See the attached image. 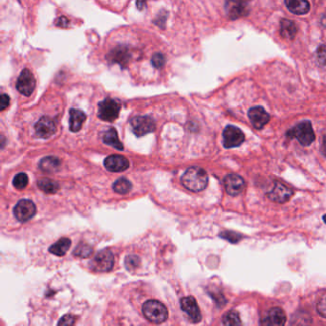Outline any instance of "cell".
Returning <instances> with one entry per match:
<instances>
[{
  "instance_id": "6da1fadb",
  "label": "cell",
  "mask_w": 326,
  "mask_h": 326,
  "mask_svg": "<svg viewBox=\"0 0 326 326\" xmlns=\"http://www.w3.org/2000/svg\"><path fill=\"white\" fill-rule=\"evenodd\" d=\"M182 184L185 188L193 192H199L207 188L208 176L203 168L191 167L182 176Z\"/></svg>"
},
{
  "instance_id": "7a4b0ae2",
  "label": "cell",
  "mask_w": 326,
  "mask_h": 326,
  "mask_svg": "<svg viewBox=\"0 0 326 326\" xmlns=\"http://www.w3.org/2000/svg\"><path fill=\"white\" fill-rule=\"evenodd\" d=\"M143 314L148 321L160 324L165 322L168 317L167 307L158 300H148L143 305Z\"/></svg>"
},
{
  "instance_id": "3957f363",
  "label": "cell",
  "mask_w": 326,
  "mask_h": 326,
  "mask_svg": "<svg viewBox=\"0 0 326 326\" xmlns=\"http://www.w3.org/2000/svg\"><path fill=\"white\" fill-rule=\"evenodd\" d=\"M288 137L297 139L300 145L307 147L310 146L316 139L312 124L309 121H304L299 123L294 129L287 132Z\"/></svg>"
},
{
  "instance_id": "277c9868",
  "label": "cell",
  "mask_w": 326,
  "mask_h": 326,
  "mask_svg": "<svg viewBox=\"0 0 326 326\" xmlns=\"http://www.w3.org/2000/svg\"><path fill=\"white\" fill-rule=\"evenodd\" d=\"M130 126L133 133L138 137L151 133L156 129L155 121L150 116L133 117L130 120Z\"/></svg>"
},
{
  "instance_id": "5b68a950",
  "label": "cell",
  "mask_w": 326,
  "mask_h": 326,
  "mask_svg": "<svg viewBox=\"0 0 326 326\" xmlns=\"http://www.w3.org/2000/svg\"><path fill=\"white\" fill-rule=\"evenodd\" d=\"M121 110V103L117 99H103L99 103V119L106 122H113L118 118L119 113Z\"/></svg>"
},
{
  "instance_id": "8992f818",
  "label": "cell",
  "mask_w": 326,
  "mask_h": 326,
  "mask_svg": "<svg viewBox=\"0 0 326 326\" xmlns=\"http://www.w3.org/2000/svg\"><path fill=\"white\" fill-rule=\"evenodd\" d=\"M222 137H223V146L226 148H237L245 140L243 132L234 126L226 127L223 130Z\"/></svg>"
},
{
  "instance_id": "52a82bcc",
  "label": "cell",
  "mask_w": 326,
  "mask_h": 326,
  "mask_svg": "<svg viewBox=\"0 0 326 326\" xmlns=\"http://www.w3.org/2000/svg\"><path fill=\"white\" fill-rule=\"evenodd\" d=\"M36 212L37 207L35 204L27 199L20 200L14 207V215L20 222H26L32 219L35 216Z\"/></svg>"
},
{
  "instance_id": "ba28073f",
  "label": "cell",
  "mask_w": 326,
  "mask_h": 326,
  "mask_svg": "<svg viewBox=\"0 0 326 326\" xmlns=\"http://www.w3.org/2000/svg\"><path fill=\"white\" fill-rule=\"evenodd\" d=\"M36 88V79L29 69L21 71L20 77L17 80V89L21 95L29 97Z\"/></svg>"
},
{
  "instance_id": "9c48e42d",
  "label": "cell",
  "mask_w": 326,
  "mask_h": 326,
  "mask_svg": "<svg viewBox=\"0 0 326 326\" xmlns=\"http://www.w3.org/2000/svg\"><path fill=\"white\" fill-rule=\"evenodd\" d=\"M114 264V257L110 250L103 249L92 261V267L97 272H109Z\"/></svg>"
},
{
  "instance_id": "30bf717a",
  "label": "cell",
  "mask_w": 326,
  "mask_h": 326,
  "mask_svg": "<svg viewBox=\"0 0 326 326\" xmlns=\"http://www.w3.org/2000/svg\"><path fill=\"white\" fill-rule=\"evenodd\" d=\"M293 194L294 191L291 188L279 182H275L273 188L268 192V197L273 202L283 204L289 201Z\"/></svg>"
},
{
  "instance_id": "8fae6325",
  "label": "cell",
  "mask_w": 326,
  "mask_h": 326,
  "mask_svg": "<svg viewBox=\"0 0 326 326\" xmlns=\"http://www.w3.org/2000/svg\"><path fill=\"white\" fill-rule=\"evenodd\" d=\"M245 181L244 179L237 174H228L224 178V187L228 194L232 196H237L241 194L245 188Z\"/></svg>"
},
{
  "instance_id": "7c38bea8",
  "label": "cell",
  "mask_w": 326,
  "mask_h": 326,
  "mask_svg": "<svg viewBox=\"0 0 326 326\" xmlns=\"http://www.w3.org/2000/svg\"><path fill=\"white\" fill-rule=\"evenodd\" d=\"M181 309L188 315L193 323H198L202 319V315L194 297L187 296L181 299Z\"/></svg>"
},
{
  "instance_id": "4fadbf2b",
  "label": "cell",
  "mask_w": 326,
  "mask_h": 326,
  "mask_svg": "<svg viewBox=\"0 0 326 326\" xmlns=\"http://www.w3.org/2000/svg\"><path fill=\"white\" fill-rule=\"evenodd\" d=\"M56 124L53 119L43 116L36 123L35 131L36 134L42 139H48L56 133Z\"/></svg>"
},
{
  "instance_id": "5bb4252c",
  "label": "cell",
  "mask_w": 326,
  "mask_h": 326,
  "mask_svg": "<svg viewBox=\"0 0 326 326\" xmlns=\"http://www.w3.org/2000/svg\"><path fill=\"white\" fill-rule=\"evenodd\" d=\"M248 116L254 128L257 129H262L270 121V115L267 113L266 110L261 106L250 109L248 112Z\"/></svg>"
},
{
  "instance_id": "9a60e30c",
  "label": "cell",
  "mask_w": 326,
  "mask_h": 326,
  "mask_svg": "<svg viewBox=\"0 0 326 326\" xmlns=\"http://www.w3.org/2000/svg\"><path fill=\"white\" fill-rule=\"evenodd\" d=\"M104 166L111 172H122L129 168V162L122 155H110L104 160Z\"/></svg>"
},
{
  "instance_id": "2e32d148",
  "label": "cell",
  "mask_w": 326,
  "mask_h": 326,
  "mask_svg": "<svg viewBox=\"0 0 326 326\" xmlns=\"http://www.w3.org/2000/svg\"><path fill=\"white\" fill-rule=\"evenodd\" d=\"M107 58L110 62L118 63L122 67H125L129 63L130 55L127 48L119 46L109 53Z\"/></svg>"
},
{
  "instance_id": "e0dca14e",
  "label": "cell",
  "mask_w": 326,
  "mask_h": 326,
  "mask_svg": "<svg viewBox=\"0 0 326 326\" xmlns=\"http://www.w3.org/2000/svg\"><path fill=\"white\" fill-rule=\"evenodd\" d=\"M264 324L266 325H277L281 326L284 325L286 323V316L285 313L283 312L282 309L278 308V307H275L272 308L266 318L263 321Z\"/></svg>"
},
{
  "instance_id": "ac0fdd59",
  "label": "cell",
  "mask_w": 326,
  "mask_h": 326,
  "mask_svg": "<svg viewBox=\"0 0 326 326\" xmlns=\"http://www.w3.org/2000/svg\"><path fill=\"white\" fill-rule=\"evenodd\" d=\"M226 7H227L228 15L232 20H236L240 17L247 15L248 11L245 2L230 0Z\"/></svg>"
},
{
  "instance_id": "d6986e66",
  "label": "cell",
  "mask_w": 326,
  "mask_h": 326,
  "mask_svg": "<svg viewBox=\"0 0 326 326\" xmlns=\"http://www.w3.org/2000/svg\"><path fill=\"white\" fill-rule=\"evenodd\" d=\"M70 130L72 132H78L79 131L84 121L86 120V114L79 110V109H71L70 110Z\"/></svg>"
},
{
  "instance_id": "ffe728a7",
  "label": "cell",
  "mask_w": 326,
  "mask_h": 326,
  "mask_svg": "<svg viewBox=\"0 0 326 326\" xmlns=\"http://www.w3.org/2000/svg\"><path fill=\"white\" fill-rule=\"evenodd\" d=\"M287 8L295 15H305L310 11L308 0H285Z\"/></svg>"
},
{
  "instance_id": "44dd1931",
  "label": "cell",
  "mask_w": 326,
  "mask_h": 326,
  "mask_svg": "<svg viewBox=\"0 0 326 326\" xmlns=\"http://www.w3.org/2000/svg\"><path fill=\"white\" fill-rule=\"evenodd\" d=\"M297 28L296 23L290 20H282L280 22V34L286 40H293L296 37Z\"/></svg>"
},
{
  "instance_id": "7402d4cb",
  "label": "cell",
  "mask_w": 326,
  "mask_h": 326,
  "mask_svg": "<svg viewBox=\"0 0 326 326\" xmlns=\"http://www.w3.org/2000/svg\"><path fill=\"white\" fill-rule=\"evenodd\" d=\"M70 246H71V240L69 238L63 237V238H60L55 244H53L49 248V252L55 256L62 257L68 252Z\"/></svg>"
},
{
  "instance_id": "603a6c76",
  "label": "cell",
  "mask_w": 326,
  "mask_h": 326,
  "mask_svg": "<svg viewBox=\"0 0 326 326\" xmlns=\"http://www.w3.org/2000/svg\"><path fill=\"white\" fill-rule=\"evenodd\" d=\"M103 142L106 144V145H109L111 146L112 148H116L118 150H123L124 149V146L123 144L120 142L119 140L118 134H117V131L116 129L111 128L109 129L103 135Z\"/></svg>"
},
{
  "instance_id": "cb8c5ba5",
  "label": "cell",
  "mask_w": 326,
  "mask_h": 326,
  "mask_svg": "<svg viewBox=\"0 0 326 326\" xmlns=\"http://www.w3.org/2000/svg\"><path fill=\"white\" fill-rule=\"evenodd\" d=\"M38 187L47 194H54L59 189V183L48 178H41L38 181Z\"/></svg>"
},
{
  "instance_id": "d4e9b609",
  "label": "cell",
  "mask_w": 326,
  "mask_h": 326,
  "mask_svg": "<svg viewBox=\"0 0 326 326\" xmlns=\"http://www.w3.org/2000/svg\"><path fill=\"white\" fill-rule=\"evenodd\" d=\"M39 167L42 171L54 172L60 167V161L57 157L48 156L40 160Z\"/></svg>"
},
{
  "instance_id": "484cf974",
  "label": "cell",
  "mask_w": 326,
  "mask_h": 326,
  "mask_svg": "<svg viewBox=\"0 0 326 326\" xmlns=\"http://www.w3.org/2000/svg\"><path fill=\"white\" fill-rule=\"evenodd\" d=\"M131 187L132 185L127 178H120L113 184L114 191L117 192L118 194H123V195L129 193Z\"/></svg>"
},
{
  "instance_id": "4316f807",
  "label": "cell",
  "mask_w": 326,
  "mask_h": 326,
  "mask_svg": "<svg viewBox=\"0 0 326 326\" xmlns=\"http://www.w3.org/2000/svg\"><path fill=\"white\" fill-rule=\"evenodd\" d=\"M224 325H240L241 320L238 313L236 311H230L223 316L222 320Z\"/></svg>"
},
{
  "instance_id": "83f0119b",
  "label": "cell",
  "mask_w": 326,
  "mask_h": 326,
  "mask_svg": "<svg viewBox=\"0 0 326 326\" xmlns=\"http://www.w3.org/2000/svg\"><path fill=\"white\" fill-rule=\"evenodd\" d=\"M13 185L14 187L18 189H23L26 188L28 185V176L26 173L20 172L19 174H17L14 180H13Z\"/></svg>"
},
{
  "instance_id": "f1b7e54d",
  "label": "cell",
  "mask_w": 326,
  "mask_h": 326,
  "mask_svg": "<svg viewBox=\"0 0 326 326\" xmlns=\"http://www.w3.org/2000/svg\"><path fill=\"white\" fill-rule=\"evenodd\" d=\"M219 237L227 240L230 243H235V244L238 243L242 239V236L240 234L233 231H224L219 234Z\"/></svg>"
},
{
  "instance_id": "f546056e",
  "label": "cell",
  "mask_w": 326,
  "mask_h": 326,
  "mask_svg": "<svg viewBox=\"0 0 326 326\" xmlns=\"http://www.w3.org/2000/svg\"><path fill=\"white\" fill-rule=\"evenodd\" d=\"M93 250L87 244L81 243L74 251V256L79 257H88L92 254Z\"/></svg>"
},
{
  "instance_id": "4dcf8cb0",
  "label": "cell",
  "mask_w": 326,
  "mask_h": 326,
  "mask_svg": "<svg viewBox=\"0 0 326 326\" xmlns=\"http://www.w3.org/2000/svg\"><path fill=\"white\" fill-rule=\"evenodd\" d=\"M125 264L129 271H132L136 269L140 265V258L137 256H128L126 257Z\"/></svg>"
},
{
  "instance_id": "1f68e13d",
  "label": "cell",
  "mask_w": 326,
  "mask_h": 326,
  "mask_svg": "<svg viewBox=\"0 0 326 326\" xmlns=\"http://www.w3.org/2000/svg\"><path fill=\"white\" fill-rule=\"evenodd\" d=\"M151 63L152 65L155 67V68H162L165 63H166V58L164 57L163 54H160V53H156L152 56V59H151Z\"/></svg>"
},
{
  "instance_id": "d6a6232c",
  "label": "cell",
  "mask_w": 326,
  "mask_h": 326,
  "mask_svg": "<svg viewBox=\"0 0 326 326\" xmlns=\"http://www.w3.org/2000/svg\"><path fill=\"white\" fill-rule=\"evenodd\" d=\"M316 309H317V313L322 317L326 318V293L318 298Z\"/></svg>"
},
{
  "instance_id": "836d02e7",
  "label": "cell",
  "mask_w": 326,
  "mask_h": 326,
  "mask_svg": "<svg viewBox=\"0 0 326 326\" xmlns=\"http://www.w3.org/2000/svg\"><path fill=\"white\" fill-rule=\"evenodd\" d=\"M316 58L319 64L326 66V45H321L316 51Z\"/></svg>"
},
{
  "instance_id": "e575fe53",
  "label": "cell",
  "mask_w": 326,
  "mask_h": 326,
  "mask_svg": "<svg viewBox=\"0 0 326 326\" xmlns=\"http://www.w3.org/2000/svg\"><path fill=\"white\" fill-rule=\"evenodd\" d=\"M76 321L75 316H71V315H66V316H62L59 321V325H73Z\"/></svg>"
},
{
  "instance_id": "d590c367",
  "label": "cell",
  "mask_w": 326,
  "mask_h": 326,
  "mask_svg": "<svg viewBox=\"0 0 326 326\" xmlns=\"http://www.w3.org/2000/svg\"><path fill=\"white\" fill-rule=\"evenodd\" d=\"M0 102H1V110L7 108L9 106V103H10L9 96H7L5 94H2L1 99H0Z\"/></svg>"
},
{
  "instance_id": "8d00e7d4",
  "label": "cell",
  "mask_w": 326,
  "mask_h": 326,
  "mask_svg": "<svg viewBox=\"0 0 326 326\" xmlns=\"http://www.w3.org/2000/svg\"><path fill=\"white\" fill-rule=\"evenodd\" d=\"M56 24H57V26H59V27L65 28V27H67V26L69 25V20H67L65 17H60V18H59L58 20H57Z\"/></svg>"
},
{
  "instance_id": "74e56055",
  "label": "cell",
  "mask_w": 326,
  "mask_h": 326,
  "mask_svg": "<svg viewBox=\"0 0 326 326\" xmlns=\"http://www.w3.org/2000/svg\"><path fill=\"white\" fill-rule=\"evenodd\" d=\"M147 0H136V5L138 7L139 10H143L144 7L146 6Z\"/></svg>"
},
{
  "instance_id": "f35d334b",
  "label": "cell",
  "mask_w": 326,
  "mask_h": 326,
  "mask_svg": "<svg viewBox=\"0 0 326 326\" xmlns=\"http://www.w3.org/2000/svg\"><path fill=\"white\" fill-rule=\"evenodd\" d=\"M320 149H321V152L322 154L326 156V136H323L322 138V142H321V147H320Z\"/></svg>"
},
{
  "instance_id": "ab89813d",
  "label": "cell",
  "mask_w": 326,
  "mask_h": 326,
  "mask_svg": "<svg viewBox=\"0 0 326 326\" xmlns=\"http://www.w3.org/2000/svg\"><path fill=\"white\" fill-rule=\"evenodd\" d=\"M237 1H240V2H247L249 0H237Z\"/></svg>"
},
{
  "instance_id": "60d3db41",
  "label": "cell",
  "mask_w": 326,
  "mask_h": 326,
  "mask_svg": "<svg viewBox=\"0 0 326 326\" xmlns=\"http://www.w3.org/2000/svg\"><path fill=\"white\" fill-rule=\"evenodd\" d=\"M323 221H324V222H325L326 223V214L325 215H324V216H323Z\"/></svg>"
}]
</instances>
